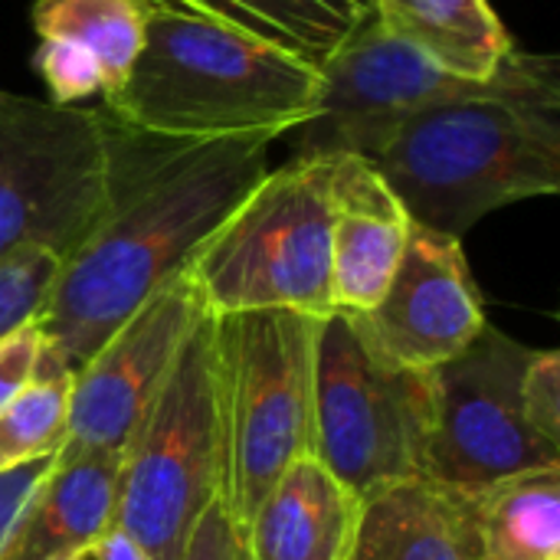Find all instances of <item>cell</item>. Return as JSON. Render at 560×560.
<instances>
[{
    "mask_svg": "<svg viewBox=\"0 0 560 560\" xmlns=\"http://www.w3.org/2000/svg\"><path fill=\"white\" fill-rule=\"evenodd\" d=\"M43 351L46 338L36 322H26L7 338H0V410L36 377Z\"/></svg>",
    "mask_w": 560,
    "mask_h": 560,
    "instance_id": "cb8c5ba5",
    "label": "cell"
},
{
    "mask_svg": "<svg viewBox=\"0 0 560 560\" xmlns=\"http://www.w3.org/2000/svg\"><path fill=\"white\" fill-rule=\"evenodd\" d=\"M217 486L213 315L203 312L121 453L115 528L148 560H180L194 525L217 502Z\"/></svg>",
    "mask_w": 560,
    "mask_h": 560,
    "instance_id": "8992f818",
    "label": "cell"
},
{
    "mask_svg": "<svg viewBox=\"0 0 560 560\" xmlns=\"http://www.w3.org/2000/svg\"><path fill=\"white\" fill-rule=\"evenodd\" d=\"M272 135L161 141L115 125V184L95 230L62 259L36 325L72 374L180 276L207 236L269 171Z\"/></svg>",
    "mask_w": 560,
    "mask_h": 560,
    "instance_id": "6da1fadb",
    "label": "cell"
},
{
    "mask_svg": "<svg viewBox=\"0 0 560 560\" xmlns=\"http://www.w3.org/2000/svg\"><path fill=\"white\" fill-rule=\"evenodd\" d=\"M318 72V108L295 128V154H358L374 161L417 112L479 85L443 72L374 16Z\"/></svg>",
    "mask_w": 560,
    "mask_h": 560,
    "instance_id": "30bf717a",
    "label": "cell"
},
{
    "mask_svg": "<svg viewBox=\"0 0 560 560\" xmlns=\"http://www.w3.org/2000/svg\"><path fill=\"white\" fill-rule=\"evenodd\" d=\"M331 154H292L269 167L207 236L187 276L210 315L289 308L335 315Z\"/></svg>",
    "mask_w": 560,
    "mask_h": 560,
    "instance_id": "5b68a950",
    "label": "cell"
},
{
    "mask_svg": "<svg viewBox=\"0 0 560 560\" xmlns=\"http://www.w3.org/2000/svg\"><path fill=\"white\" fill-rule=\"evenodd\" d=\"M49 466H52V456L36 459V463H26V466H16L10 472H0V541H3V532L10 525V518L16 515L20 502L26 499V492L39 482V476Z\"/></svg>",
    "mask_w": 560,
    "mask_h": 560,
    "instance_id": "484cf974",
    "label": "cell"
},
{
    "mask_svg": "<svg viewBox=\"0 0 560 560\" xmlns=\"http://www.w3.org/2000/svg\"><path fill=\"white\" fill-rule=\"evenodd\" d=\"M535 348L486 325L453 361L430 371L433 430L427 479L479 495L499 479L560 466V446L522 417V374Z\"/></svg>",
    "mask_w": 560,
    "mask_h": 560,
    "instance_id": "9c48e42d",
    "label": "cell"
},
{
    "mask_svg": "<svg viewBox=\"0 0 560 560\" xmlns=\"http://www.w3.org/2000/svg\"><path fill=\"white\" fill-rule=\"evenodd\" d=\"M413 223L463 240L560 190V59L512 49L492 79L417 112L371 161Z\"/></svg>",
    "mask_w": 560,
    "mask_h": 560,
    "instance_id": "7a4b0ae2",
    "label": "cell"
},
{
    "mask_svg": "<svg viewBox=\"0 0 560 560\" xmlns=\"http://www.w3.org/2000/svg\"><path fill=\"white\" fill-rule=\"evenodd\" d=\"M236 560H249V558H246V551H243V545L236 548Z\"/></svg>",
    "mask_w": 560,
    "mask_h": 560,
    "instance_id": "f1b7e54d",
    "label": "cell"
},
{
    "mask_svg": "<svg viewBox=\"0 0 560 560\" xmlns=\"http://www.w3.org/2000/svg\"><path fill=\"white\" fill-rule=\"evenodd\" d=\"M371 16L443 72L486 82L515 49L489 0H374Z\"/></svg>",
    "mask_w": 560,
    "mask_h": 560,
    "instance_id": "d6986e66",
    "label": "cell"
},
{
    "mask_svg": "<svg viewBox=\"0 0 560 560\" xmlns=\"http://www.w3.org/2000/svg\"><path fill=\"white\" fill-rule=\"evenodd\" d=\"M85 558L92 560H148V555L121 532V528H112L108 535H102L98 541H95V548L85 555Z\"/></svg>",
    "mask_w": 560,
    "mask_h": 560,
    "instance_id": "4316f807",
    "label": "cell"
},
{
    "mask_svg": "<svg viewBox=\"0 0 560 560\" xmlns=\"http://www.w3.org/2000/svg\"><path fill=\"white\" fill-rule=\"evenodd\" d=\"M203 312L207 308L187 269L148 295V302L135 308L72 374L69 430L56 459L121 456L180 341Z\"/></svg>",
    "mask_w": 560,
    "mask_h": 560,
    "instance_id": "8fae6325",
    "label": "cell"
},
{
    "mask_svg": "<svg viewBox=\"0 0 560 560\" xmlns=\"http://www.w3.org/2000/svg\"><path fill=\"white\" fill-rule=\"evenodd\" d=\"M322 69L374 10V0H144Z\"/></svg>",
    "mask_w": 560,
    "mask_h": 560,
    "instance_id": "ac0fdd59",
    "label": "cell"
},
{
    "mask_svg": "<svg viewBox=\"0 0 560 560\" xmlns=\"http://www.w3.org/2000/svg\"><path fill=\"white\" fill-rule=\"evenodd\" d=\"M331 158V302L335 312L361 315L384 299L413 217L368 158Z\"/></svg>",
    "mask_w": 560,
    "mask_h": 560,
    "instance_id": "5bb4252c",
    "label": "cell"
},
{
    "mask_svg": "<svg viewBox=\"0 0 560 560\" xmlns=\"http://www.w3.org/2000/svg\"><path fill=\"white\" fill-rule=\"evenodd\" d=\"M236 548H240V538H236L223 505L213 502L203 512V518L194 525V535H190L180 560H236Z\"/></svg>",
    "mask_w": 560,
    "mask_h": 560,
    "instance_id": "d4e9b609",
    "label": "cell"
},
{
    "mask_svg": "<svg viewBox=\"0 0 560 560\" xmlns=\"http://www.w3.org/2000/svg\"><path fill=\"white\" fill-rule=\"evenodd\" d=\"M121 456L56 459L10 518L0 560H49L89 555L115 528Z\"/></svg>",
    "mask_w": 560,
    "mask_h": 560,
    "instance_id": "9a60e30c",
    "label": "cell"
},
{
    "mask_svg": "<svg viewBox=\"0 0 560 560\" xmlns=\"http://www.w3.org/2000/svg\"><path fill=\"white\" fill-rule=\"evenodd\" d=\"M318 92L315 66L223 26L148 7L135 69L102 112L121 131L161 141L282 138L315 115Z\"/></svg>",
    "mask_w": 560,
    "mask_h": 560,
    "instance_id": "3957f363",
    "label": "cell"
},
{
    "mask_svg": "<svg viewBox=\"0 0 560 560\" xmlns=\"http://www.w3.org/2000/svg\"><path fill=\"white\" fill-rule=\"evenodd\" d=\"M433 377L374 358L341 312L315 335L312 456L361 505L400 482L427 479Z\"/></svg>",
    "mask_w": 560,
    "mask_h": 560,
    "instance_id": "52a82bcc",
    "label": "cell"
},
{
    "mask_svg": "<svg viewBox=\"0 0 560 560\" xmlns=\"http://www.w3.org/2000/svg\"><path fill=\"white\" fill-rule=\"evenodd\" d=\"M351 560H482L472 499L433 479L384 489L361 505Z\"/></svg>",
    "mask_w": 560,
    "mask_h": 560,
    "instance_id": "e0dca14e",
    "label": "cell"
},
{
    "mask_svg": "<svg viewBox=\"0 0 560 560\" xmlns=\"http://www.w3.org/2000/svg\"><path fill=\"white\" fill-rule=\"evenodd\" d=\"M345 318L374 358L407 371H436L489 325L463 240L420 223L410 230L384 299Z\"/></svg>",
    "mask_w": 560,
    "mask_h": 560,
    "instance_id": "7c38bea8",
    "label": "cell"
},
{
    "mask_svg": "<svg viewBox=\"0 0 560 560\" xmlns=\"http://www.w3.org/2000/svg\"><path fill=\"white\" fill-rule=\"evenodd\" d=\"M522 417L548 443L560 446V354L535 351L522 374Z\"/></svg>",
    "mask_w": 560,
    "mask_h": 560,
    "instance_id": "603a6c76",
    "label": "cell"
},
{
    "mask_svg": "<svg viewBox=\"0 0 560 560\" xmlns=\"http://www.w3.org/2000/svg\"><path fill=\"white\" fill-rule=\"evenodd\" d=\"M322 318L289 308L213 315V400L223 505L236 538L282 469L312 453V368Z\"/></svg>",
    "mask_w": 560,
    "mask_h": 560,
    "instance_id": "277c9868",
    "label": "cell"
},
{
    "mask_svg": "<svg viewBox=\"0 0 560 560\" xmlns=\"http://www.w3.org/2000/svg\"><path fill=\"white\" fill-rule=\"evenodd\" d=\"M358 525L361 499L305 453L266 492L240 545L249 560H351Z\"/></svg>",
    "mask_w": 560,
    "mask_h": 560,
    "instance_id": "2e32d148",
    "label": "cell"
},
{
    "mask_svg": "<svg viewBox=\"0 0 560 560\" xmlns=\"http://www.w3.org/2000/svg\"><path fill=\"white\" fill-rule=\"evenodd\" d=\"M69 390L72 371L43 351L36 377L0 410V472L59 453L69 430Z\"/></svg>",
    "mask_w": 560,
    "mask_h": 560,
    "instance_id": "44dd1931",
    "label": "cell"
},
{
    "mask_svg": "<svg viewBox=\"0 0 560 560\" xmlns=\"http://www.w3.org/2000/svg\"><path fill=\"white\" fill-rule=\"evenodd\" d=\"M33 33L39 39L33 66L49 102L82 105L115 95L144 46V0H33Z\"/></svg>",
    "mask_w": 560,
    "mask_h": 560,
    "instance_id": "4fadbf2b",
    "label": "cell"
},
{
    "mask_svg": "<svg viewBox=\"0 0 560 560\" xmlns=\"http://www.w3.org/2000/svg\"><path fill=\"white\" fill-rule=\"evenodd\" d=\"M49 560H85V555H62V558H49Z\"/></svg>",
    "mask_w": 560,
    "mask_h": 560,
    "instance_id": "83f0119b",
    "label": "cell"
},
{
    "mask_svg": "<svg viewBox=\"0 0 560 560\" xmlns=\"http://www.w3.org/2000/svg\"><path fill=\"white\" fill-rule=\"evenodd\" d=\"M469 499L479 558L560 560V466L499 479Z\"/></svg>",
    "mask_w": 560,
    "mask_h": 560,
    "instance_id": "ffe728a7",
    "label": "cell"
},
{
    "mask_svg": "<svg viewBox=\"0 0 560 560\" xmlns=\"http://www.w3.org/2000/svg\"><path fill=\"white\" fill-rule=\"evenodd\" d=\"M59 269L62 256L46 246H20L0 259V338L39 318Z\"/></svg>",
    "mask_w": 560,
    "mask_h": 560,
    "instance_id": "7402d4cb",
    "label": "cell"
},
{
    "mask_svg": "<svg viewBox=\"0 0 560 560\" xmlns=\"http://www.w3.org/2000/svg\"><path fill=\"white\" fill-rule=\"evenodd\" d=\"M115 184V125L102 108L0 89V259L46 246L62 259L95 230Z\"/></svg>",
    "mask_w": 560,
    "mask_h": 560,
    "instance_id": "ba28073f",
    "label": "cell"
}]
</instances>
